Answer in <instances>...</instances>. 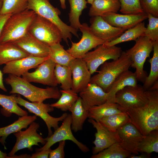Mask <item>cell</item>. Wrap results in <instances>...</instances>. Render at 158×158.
Returning <instances> with one entry per match:
<instances>
[{
  "label": "cell",
  "mask_w": 158,
  "mask_h": 158,
  "mask_svg": "<svg viewBox=\"0 0 158 158\" xmlns=\"http://www.w3.org/2000/svg\"><path fill=\"white\" fill-rule=\"evenodd\" d=\"M0 15L13 14L27 9L28 0H2Z\"/></svg>",
  "instance_id": "38"
},
{
  "label": "cell",
  "mask_w": 158,
  "mask_h": 158,
  "mask_svg": "<svg viewBox=\"0 0 158 158\" xmlns=\"http://www.w3.org/2000/svg\"><path fill=\"white\" fill-rule=\"evenodd\" d=\"M79 29L82 35L77 43L71 41V47L66 51L75 59H83L89 51L103 44L106 42L95 36L86 23L81 24Z\"/></svg>",
  "instance_id": "12"
},
{
  "label": "cell",
  "mask_w": 158,
  "mask_h": 158,
  "mask_svg": "<svg viewBox=\"0 0 158 158\" xmlns=\"http://www.w3.org/2000/svg\"><path fill=\"white\" fill-rule=\"evenodd\" d=\"M148 102L144 106L127 110L130 123L144 136L158 130V90H145Z\"/></svg>",
  "instance_id": "1"
},
{
  "label": "cell",
  "mask_w": 158,
  "mask_h": 158,
  "mask_svg": "<svg viewBox=\"0 0 158 158\" xmlns=\"http://www.w3.org/2000/svg\"><path fill=\"white\" fill-rule=\"evenodd\" d=\"M28 56L13 42L0 43V65Z\"/></svg>",
  "instance_id": "24"
},
{
  "label": "cell",
  "mask_w": 158,
  "mask_h": 158,
  "mask_svg": "<svg viewBox=\"0 0 158 158\" xmlns=\"http://www.w3.org/2000/svg\"><path fill=\"white\" fill-rule=\"evenodd\" d=\"M138 151L150 154L158 152V130H152L144 136L138 145Z\"/></svg>",
  "instance_id": "35"
},
{
  "label": "cell",
  "mask_w": 158,
  "mask_h": 158,
  "mask_svg": "<svg viewBox=\"0 0 158 158\" xmlns=\"http://www.w3.org/2000/svg\"><path fill=\"white\" fill-rule=\"evenodd\" d=\"M101 16L111 25L126 30L147 18V14L145 12L138 14H121L111 12L105 13Z\"/></svg>",
  "instance_id": "20"
},
{
  "label": "cell",
  "mask_w": 158,
  "mask_h": 158,
  "mask_svg": "<svg viewBox=\"0 0 158 158\" xmlns=\"http://www.w3.org/2000/svg\"><path fill=\"white\" fill-rule=\"evenodd\" d=\"M61 95L58 100L50 105L53 108L60 109L63 111H68L75 103L79 97L78 93L71 89L61 90Z\"/></svg>",
  "instance_id": "34"
},
{
  "label": "cell",
  "mask_w": 158,
  "mask_h": 158,
  "mask_svg": "<svg viewBox=\"0 0 158 158\" xmlns=\"http://www.w3.org/2000/svg\"><path fill=\"white\" fill-rule=\"evenodd\" d=\"M2 4V0H0V10L1 8Z\"/></svg>",
  "instance_id": "52"
},
{
  "label": "cell",
  "mask_w": 158,
  "mask_h": 158,
  "mask_svg": "<svg viewBox=\"0 0 158 158\" xmlns=\"http://www.w3.org/2000/svg\"><path fill=\"white\" fill-rule=\"evenodd\" d=\"M94 0H87V2L88 3L92 4Z\"/></svg>",
  "instance_id": "51"
},
{
  "label": "cell",
  "mask_w": 158,
  "mask_h": 158,
  "mask_svg": "<svg viewBox=\"0 0 158 158\" xmlns=\"http://www.w3.org/2000/svg\"><path fill=\"white\" fill-rule=\"evenodd\" d=\"M122 52L120 47L116 45L108 46L104 43L97 47L93 51L87 52L83 59L92 75L107 61L118 59Z\"/></svg>",
  "instance_id": "10"
},
{
  "label": "cell",
  "mask_w": 158,
  "mask_h": 158,
  "mask_svg": "<svg viewBox=\"0 0 158 158\" xmlns=\"http://www.w3.org/2000/svg\"><path fill=\"white\" fill-rule=\"evenodd\" d=\"M13 42L29 56L41 58L49 56V46L36 39L29 32Z\"/></svg>",
  "instance_id": "22"
},
{
  "label": "cell",
  "mask_w": 158,
  "mask_h": 158,
  "mask_svg": "<svg viewBox=\"0 0 158 158\" xmlns=\"http://www.w3.org/2000/svg\"><path fill=\"white\" fill-rule=\"evenodd\" d=\"M120 4L119 11L123 14H138L144 13L140 0H118Z\"/></svg>",
  "instance_id": "40"
},
{
  "label": "cell",
  "mask_w": 158,
  "mask_h": 158,
  "mask_svg": "<svg viewBox=\"0 0 158 158\" xmlns=\"http://www.w3.org/2000/svg\"><path fill=\"white\" fill-rule=\"evenodd\" d=\"M39 123L33 122L25 130L20 131L14 133L16 138V142L8 156L11 158H15V154L18 151L28 148L30 151L33 150L34 145L39 146V143L44 145L46 141L37 132L40 127Z\"/></svg>",
  "instance_id": "11"
},
{
  "label": "cell",
  "mask_w": 158,
  "mask_h": 158,
  "mask_svg": "<svg viewBox=\"0 0 158 158\" xmlns=\"http://www.w3.org/2000/svg\"><path fill=\"white\" fill-rule=\"evenodd\" d=\"M56 65L49 57L40 64L35 71L24 73L22 78L30 83L56 87L58 84L54 75Z\"/></svg>",
  "instance_id": "14"
},
{
  "label": "cell",
  "mask_w": 158,
  "mask_h": 158,
  "mask_svg": "<svg viewBox=\"0 0 158 158\" xmlns=\"http://www.w3.org/2000/svg\"><path fill=\"white\" fill-rule=\"evenodd\" d=\"M134 45L125 51L132 61L131 67L135 69V72L138 81L144 83L147 76L144 70L146 59L153 50L154 42L147 37L143 35L135 41Z\"/></svg>",
  "instance_id": "6"
},
{
  "label": "cell",
  "mask_w": 158,
  "mask_h": 158,
  "mask_svg": "<svg viewBox=\"0 0 158 158\" xmlns=\"http://www.w3.org/2000/svg\"><path fill=\"white\" fill-rule=\"evenodd\" d=\"M88 111V118L98 121L104 117L122 112L117 103L109 101L94 106Z\"/></svg>",
  "instance_id": "28"
},
{
  "label": "cell",
  "mask_w": 158,
  "mask_h": 158,
  "mask_svg": "<svg viewBox=\"0 0 158 158\" xmlns=\"http://www.w3.org/2000/svg\"><path fill=\"white\" fill-rule=\"evenodd\" d=\"M37 14L27 9L12 14L6 22L0 37V43L13 42L23 37L28 32Z\"/></svg>",
  "instance_id": "3"
},
{
  "label": "cell",
  "mask_w": 158,
  "mask_h": 158,
  "mask_svg": "<svg viewBox=\"0 0 158 158\" xmlns=\"http://www.w3.org/2000/svg\"><path fill=\"white\" fill-rule=\"evenodd\" d=\"M99 121L108 130L114 132H116L119 128L126 123L130 122L127 114L123 112L104 117Z\"/></svg>",
  "instance_id": "29"
},
{
  "label": "cell",
  "mask_w": 158,
  "mask_h": 158,
  "mask_svg": "<svg viewBox=\"0 0 158 158\" xmlns=\"http://www.w3.org/2000/svg\"><path fill=\"white\" fill-rule=\"evenodd\" d=\"M120 142L121 146L130 154L138 155V145L144 137L136 127L131 123H126L116 131Z\"/></svg>",
  "instance_id": "15"
},
{
  "label": "cell",
  "mask_w": 158,
  "mask_h": 158,
  "mask_svg": "<svg viewBox=\"0 0 158 158\" xmlns=\"http://www.w3.org/2000/svg\"><path fill=\"white\" fill-rule=\"evenodd\" d=\"M0 158H10V157L7 156L6 153L2 152L0 150Z\"/></svg>",
  "instance_id": "50"
},
{
  "label": "cell",
  "mask_w": 158,
  "mask_h": 158,
  "mask_svg": "<svg viewBox=\"0 0 158 158\" xmlns=\"http://www.w3.org/2000/svg\"><path fill=\"white\" fill-rule=\"evenodd\" d=\"M49 56L56 64L69 66L75 58L64 48L60 43L49 46Z\"/></svg>",
  "instance_id": "31"
},
{
  "label": "cell",
  "mask_w": 158,
  "mask_h": 158,
  "mask_svg": "<svg viewBox=\"0 0 158 158\" xmlns=\"http://www.w3.org/2000/svg\"><path fill=\"white\" fill-rule=\"evenodd\" d=\"M71 114H68L63 120L61 126L55 130L51 136L45 138L46 142L44 146L40 148L36 149V151L47 150L54 144L61 141L70 140L75 143L83 152H89V148L79 141L74 136L71 130Z\"/></svg>",
  "instance_id": "13"
},
{
  "label": "cell",
  "mask_w": 158,
  "mask_h": 158,
  "mask_svg": "<svg viewBox=\"0 0 158 158\" xmlns=\"http://www.w3.org/2000/svg\"><path fill=\"white\" fill-rule=\"evenodd\" d=\"M11 99L18 104L22 106L27 109L28 111L40 117L45 123L48 130V136L53 134L51 128L54 130L59 127V122L63 121L67 116L68 114L63 113L60 117H54L50 116L49 112L54 110V108L49 104L43 102H30L23 99L20 95H10Z\"/></svg>",
  "instance_id": "7"
},
{
  "label": "cell",
  "mask_w": 158,
  "mask_h": 158,
  "mask_svg": "<svg viewBox=\"0 0 158 158\" xmlns=\"http://www.w3.org/2000/svg\"><path fill=\"white\" fill-rule=\"evenodd\" d=\"M51 150L49 148L47 150L36 151L31 156V158H49V153Z\"/></svg>",
  "instance_id": "44"
},
{
  "label": "cell",
  "mask_w": 158,
  "mask_h": 158,
  "mask_svg": "<svg viewBox=\"0 0 158 158\" xmlns=\"http://www.w3.org/2000/svg\"><path fill=\"white\" fill-rule=\"evenodd\" d=\"M88 121L92 124L97 131L95 134V140L93 142L95 145L92 149L93 154L98 153L114 143L120 142V140L117 132L108 130L99 121L89 118Z\"/></svg>",
  "instance_id": "16"
},
{
  "label": "cell",
  "mask_w": 158,
  "mask_h": 158,
  "mask_svg": "<svg viewBox=\"0 0 158 158\" xmlns=\"http://www.w3.org/2000/svg\"><path fill=\"white\" fill-rule=\"evenodd\" d=\"M138 80L135 72L128 70L120 74L114 80L110 86L108 92L110 94L111 100L114 102L116 93L119 90L128 86H135Z\"/></svg>",
  "instance_id": "23"
},
{
  "label": "cell",
  "mask_w": 158,
  "mask_h": 158,
  "mask_svg": "<svg viewBox=\"0 0 158 158\" xmlns=\"http://www.w3.org/2000/svg\"><path fill=\"white\" fill-rule=\"evenodd\" d=\"M153 54L149 60L151 64L150 73L146 77L142 86L145 90H148L158 80V41L154 42Z\"/></svg>",
  "instance_id": "33"
},
{
  "label": "cell",
  "mask_w": 158,
  "mask_h": 158,
  "mask_svg": "<svg viewBox=\"0 0 158 158\" xmlns=\"http://www.w3.org/2000/svg\"><path fill=\"white\" fill-rule=\"evenodd\" d=\"M90 23L89 27L92 32L106 42L115 39L126 30L111 25L101 16L92 17Z\"/></svg>",
  "instance_id": "19"
},
{
  "label": "cell",
  "mask_w": 158,
  "mask_h": 158,
  "mask_svg": "<svg viewBox=\"0 0 158 158\" xmlns=\"http://www.w3.org/2000/svg\"><path fill=\"white\" fill-rule=\"evenodd\" d=\"M114 102L123 112L128 109L141 107L146 104L148 99L142 86L137 84L128 86L118 91L116 94Z\"/></svg>",
  "instance_id": "9"
},
{
  "label": "cell",
  "mask_w": 158,
  "mask_h": 158,
  "mask_svg": "<svg viewBox=\"0 0 158 158\" xmlns=\"http://www.w3.org/2000/svg\"><path fill=\"white\" fill-rule=\"evenodd\" d=\"M61 6L63 9H65L66 8V0H59Z\"/></svg>",
  "instance_id": "49"
},
{
  "label": "cell",
  "mask_w": 158,
  "mask_h": 158,
  "mask_svg": "<svg viewBox=\"0 0 158 158\" xmlns=\"http://www.w3.org/2000/svg\"><path fill=\"white\" fill-rule=\"evenodd\" d=\"M147 13L149 23L144 35L153 42L158 41V17H155L150 13Z\"/></svg>",
  "instance_id": "41"
},
{
  "label": "cell",
  "mask_w": 158,
  "mask_h": 158,
  "mask_svg": "<svg viewBox=\"0 0 158 158\" xmlns=\"http://www.w3.org/2000/svg\"><path fill=\"white\" fill-rule=\"evenodd\" d=\"M28 32L36 39L49 46L60 43L62 39L61 32L54 23L37 15Z\"/></svg>",
  "instance_id": "8"
},
{
  "label": "cell",
  "mask_w": 158,
  "mask_h": 158,
  "mask_svg": "<svg viewBox=\"0 0 158 158\" xmlns=\"http://www.w3.org/2000/svg\"><path fill=\"white\" fill-rule=\"evenodd\" d=\"M130 154L123 148L119 143H114L98 153L93 154L91 158H126Z\"/></svg>",
  "instance_id": "37"
},
{
  "label": "cell",
  "mask_w": 158,
  "mask_h": 158,
  "mask_svg": "<svg viewBox=\"0 0 158 158\" xmlns=\"http://www.w3.org/2000/svg\"><path fill=\"white\" fill-rule=\"evenodd\" d=\"M79 93L83 107L86 110L107 101L111 102L109 93L94 83H89Z\"/></svg>",
  "instance_id": "17"
},
{
  "label": "cell",
  "mask_w": 158,
  "mask_h": 158,
  "mask_svg": "<svg viewBox=\"0 0 158 158\" xmlns=\"http://www.w3.org/2000/svg\"><path fill=\"white\" fill-rule=\"evenodd\" d=\"M37 118L35 115L22 116L12 124L0 128V142L5 147L6 140L10 134L20 131L23 129L26 128Z\"/></svg>",
  "instance_id": "25"
},
{
  "label": "cell",
  "mask_w": 158,
  "mask_h": 158,
  "mask_svg": "<svg viewBox=\"0 0 158 158\" xmlns=\"http://www.w3.org/2000/svg\"><path fill=\"white\" fill-rule=\"evenodd\" d=\"M0 105L5 111L22 116L28 115L27 112L21 108L18 104L13 101L10 96L0 94Z\"/></svg>",
  "instance_id": "39"
},
{
  "label": "cell",
  "mask_w": 158,
  "mask_h": 158,
  "mask_svg": "<svg viewBox=\"0 0 158 158\" xmlns=\"http://www.w3.org/2000/svg\"><path fill=\"white\" fill-rule=\"evenodd\" d=\"M12 14L0 15V37L4 25L8 18Z\"/></svg>",
  "instance_id": "45"
},
{
  "label": "cell",
  "mask_w": 158,
  "mask_h": 158,
  "mask_svg": "<svg viewBox=\"0 0 158 158\" xmlns=\"http://www.w3.org/2000/svg\"><path fill=\"white\" fill-rule=\"evenodd\" d=\"M139 155L134 154H130L128 158H151V154L145 152H142Z\"/></svg>",
  "instance_id": "46"
},
{
  "label": "cell",
  "mask_w": 158,
  "mask_h": 158,
  "mask_svg": "<svg viewBox=\"0 0 158 158\" xmlns=\"http://www.w3.org/2000/svg\"><path fill=\"white\" fill-rule=\"evenodd\" d=\"M4 82L11 87L10 93L21 95L32 102L41 103L47 99H59L61 95L56 87L39 88L22 77L11 74H8Z\"/></svg>",
  "instance_id": "2"
},
{
  "label": "cell",
  "mask_w": 158,
  "mask_h": 158,
  "mask_svg": "<svg viewBox=\"0 0 158 158\" xmlns=\"http://www.w3.org/2000/svg\"><path fill=\"white\" fill-rule=\"evenodd\" d=\"M27 9L54 23L61 31L62 39L67 44L68 39L71 40L72 34L79 38L78 30L67 25L61 20L59 17L61 13L60 11L51 5L50 0H28Z\"/></svg>",
  "instance_id": "5"
},
{
  "label": "cell",
  "mask_w": 158,
  "mask_h": 158,
  "mask_svg": "<svg viewBox=\"0 0 158 158\" xmlns=\"http://www.w3.org/2000/svg\"><path fill=\"white\" fill-rule=\"evenodd\" d=\"M69 66L72 72V83L71 89L78 93L90 83L91 74L83 59H75Z\"/></svg>",
  "instance_id": "18"
},
{
  "label": "cell",
  "mask_w": 158,
  "mask_h": 158,
  "mask_svg": "<svg viewBox=\"0 0 158 158\" xmlns=\"http://www.w3.org/2000/svg\"><path fill=\"white\" fill-rule=\"evenodd\" d=\"M49 57L41 58L28 56L6 64L3 69L4 74L13 75L18 77L22 76L30 69L35 68Z\"/></svg>",
  "instance_id": "21"
},
{
  "label": "cell",
  "mask_w": 158,
  "mask_h": 158,
  "mask_svg": "<svg viewBox=\"0 0 158 158\" xmlns=\"http://www.w3.org/2000/svg\"><path fill=\"white\" fill-rule=\"evenodd\" d=\"M148 90H158V81L155 82Z\"/></svg>",
  "instance_id": "48"
},
{
  "label": "cell",
  "mask_w": 158,
  "mask_h": 158,
  "mask_svg": "<svg viewBox=\"0 0 158 158\" xmlns=\"http://www.w3.org/2000/svg\"><path fill=\"white\" fill-rule=\"evenodd\" d=\"M132 63L125 51H122L118 59L106 61L102 64L98 73L91 77L90 83L96 84L108 92L115 79L122 73L128 70Z\"/></svg>",
  "instance_id": "4"
},
{
  "label": "cell",
  "mask_w": 158,
  "mask_h": 158,
  "mask_svg": "<svg viewBox=\"0 0 158 158\" xmlns=\"http://www.w3.org/2000/svg\"><path fill=\"white\" fill-rule=\"evenodd\" d=\"M91 5L88 14L91 17L102 16L109 13H117L120 8L118 0H94Z\"/></svg>",
  "instance_id": "26"
},
{
  "label": "cell",
  "mask_w": 158,
  "mask_h": 158,
  "mask_svg": "<svg viewBox=\"0 0 158 158\" xmlns=\"http://www.w3.org/2000/svg\"><path fill=\"white\" fill-rule=\"evenodd\" d=\"M146 28L144 23L142 22L127 29L115 39L105 44L108 46H112L123 42L135 41L140 37L144 35Z\"/></svg>",
  "instance_id": "30"
},
{
  "label": "cell",
  "mask_w": 158,
  "mask_h": 158,
  "mask_svg": "<svg viewBox=\"0 0 158 158\" xmlns=\"http://www.w3.org/2000/svg\"><path fill=\"white\" fill-rule=\"evenodd\" d=\"M54 75L58 84L62 90L71 89L72 78V71L69 66L56 64Z\"/></svg>",
  "instance_id": "36"
},
{
  "label": "cell",
  "mask_w": 158,
  "mask_h": 158,
  "mask_svg": "<svg viewBox=\"0 0 158 158\" xmlns=\"http://www.w3.org/2000/svg\"><path fill=\"white\" fill-rule=\"evenodd\" d=\"M66 140L61 141L59 142V145L55 149L50 151L49 158H63L65 154L64 150L66 144Z\"/></svg>",
  "instance_id": "43"
},
{
  "label": "cell",
  "mask_w": 158,
  "mask_h": 158,
  "mask_svg": "<svg viewBox=\"0 0 158 158\" xmlns=\"http://www.w3.org/2000/svg\"><path fill=\"white\" fill-rule=\"evenodd\" d=\"M140 3L144 12L158 17V0H140Z\"/></svg>",
  "instance_id": "42"
},
{
  "label": "cell",
  "mask_w": 158,
  "mask_h": 158,
  "mask_svg": "<svg viewBox=\"0 0 158 158\" xmlns=\"http://www.w3.org/2000/svg\"><path fill=\"white\" fill-rule=\"evenodd\" d=\"M3 74L0 70V88L4 92H7V90L5 87L3 82Z\"/></svg>",
  "instance_id": "47"
},
{
  "label": "cell",
  "mask_w": 158,
  "mask_h": 158,
  "mask_svg": "<svg viewBox=\"0 0 158 158\" xmlns=\"http://www.w3.org/2000/svg\"><path fill=\"white\" fill-rule=\"evenodd\" d=\"M68 111L71 113V129L75 132L81 130L85 121L88 117V111L83 108L80 97Z\"/></svg>",
  "instance_id": "27"
},
{
  "label": "cell",
  "mask_w": 158,
  "mask_h": 158,
  "mask_svg": "<svg viewBox=\"0 0 158 158\" xmlns=\"http://www.w3.org/2000/svg\"><path fill=\"white\" fill-rule=\"evenodd\" d=\"M70 6L69 13L70 26L78 30L81 25L79 18L83 10L87 8L86 0H68Z\"/></svg>",
  "instance_id": "32"
}]
</instances>
